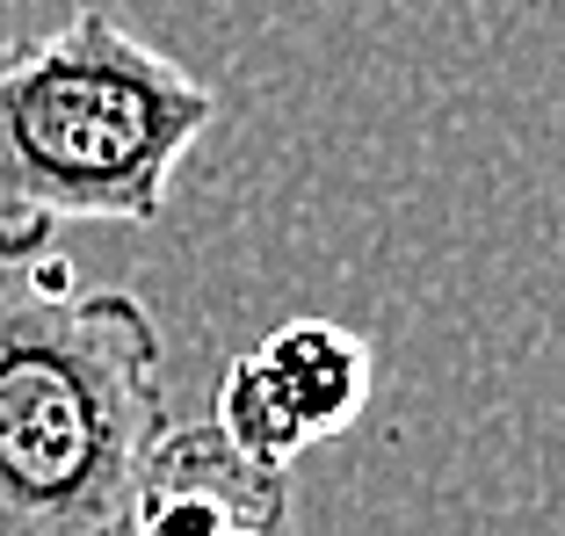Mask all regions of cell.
<instances>
[{"label":"cell","instance_id":"cell-1","mask_svg":"<svg viewBox=\"0 0 565 536\" xmlns=\"http://www.w3.org/2000/svg\"><path fill=\"white\" fill-rule=\"evenodd\" d=\"M217 95L102 0L0 44V268H36L66 225H152Z\"/></svg>","mask_w":565,"mask_h":536},{"label":"cell","instance_id":"cell-2","mask_svg":"<svg viewBox=\"0 0 565 536\" xmlns=\"http://www.w3.org/2000/svg\"><path fill=\"white\" fill-rule=\"evenodd\" d=\"M160 363L138 290H73L66 261L0 290V536H124L167 428Z\"/></svg>","mask_w":565,"mask_h":536},{"label":"cell","instance_id":"cell-3","mask_svg":"<svg viewBox=\"0 0 565 536\" xmlns=\"http://www.w3.org/2000/svg\"><path fill=\"white\" fill-rule=\"evenodd\" d=\"M290 479L239 457L211 420L160 428L131 479L124 536H282Z\"/></svg>","mask_w":565,"mask_h":536},{"label":"cell","instance_id":"cell-4","mask_svg":"<svg viewBox=\"0 0 565 536\" xmlns=\"http://www.w3.org/2000/svg\"><path fill=\"white\" fill-rule=\"evenodd\" d=\"M247 363L268 385V399L282 406V420L298 428L305 450L341 436L370 406V377H377L370 341L355 334V326H333V319H290V326H276Z\"/></svg>","mask_w":565,"mask_h":536},{"label":"cell","instance_id":"cell-5","mask_svg":"<svg viewBox=\"0 0 565 536\" xmlns=\"http://www.w3.org/2000/svg\"><path fill=\"white\" fill-rule=\"evenodd\" d=\"M211 428L233 442L239 457H254V464H268V471H290V457H305L298 428L282 420V406L268 399V385L254 377L247 355L217 377V420H211Z\"/></svg>","mask_w":565,"mask_h":536}]
</instances>
